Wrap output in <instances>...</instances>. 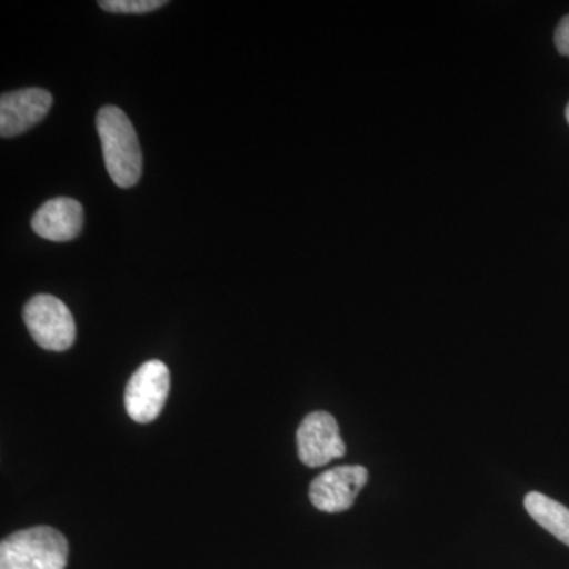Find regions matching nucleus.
Masks as SVG:
<instances>
[{"instance_id": "obj_1", "label": "nucleus", "mask_w": 569, "mask_h": 569, "mask_svg": "<svg viewBox=\"0 0 569 569\" xmlns=\"http://www.w3.org/2000/svg\"><path fill=\"white\" fill-rule=\"evenodd\" d=\"M104 167L121 189L137 186L141 178L142 153L133 123L118 107H103L97 114Z\"/></svg>"}, {"instance_id": "obj_2", "label": "nucleus", "mask_w": 569, "mask_h": 569, "mask_svg": "<svg viewBox=\"0 0 569 569\" xmlns=\"http://www.w3.org/2000/svg\"><path fill=\"white\" fill-rule=\"evenodd\" d=\"M69 542L52 527L17 531L0 542V569H66Z\"/></svg>"}, {"instance_id": "obj_3", "label": "nucleus", "mask_w": 569, "mask_h": 569, "mask_svg": "<svg viewBox=\"0 0 569 569\" xmlns=\"http://www.w3.org/2000/svg\"><path fill=\"white\" fill-rule=\"evenodd\" d=\"M32 339L44 350L66 351L73 346L77 326L69 307L51 295L33 296L22 312Z\"/></svg>"}, {"instance_id": "obj_4", "label": "nucleus", "mask_w": 569, "mask_h": 569, "mask_svg": "<svg viewBox=\"0 0 569 569\" xmlns=\"http://www.w3.org/2000/svg\"><path fill=\"white\" fill-rule=\"evenodd\" d=\"M170 395V370L162 361L144 362L127 383V413L133 421L148 425L162 413L164 402Z\"/></svg>"}, {"instance_id": "obj_5", "label": "nucleus", "mask_w": 569, "mask_h": 569, "mask_svg": "<svg viewBox=\"0 0 569 569\" xmlns=\"http://www.w3.org/2000/svg\"><path fill=\"white\" fill-rule=\"evenodd\" d=\"M296 443L299 459L310 468L323 467L346 456L347 448L340 437L339 425L328 411L307 415L296 432Z\"/></svg>"}, {"instance_id": "obj_6", "label": "nucleus", "mask_w": 569, "mask_h": 569, "mask_svg": "<svg viewBox=\"0 0 569 569\" xmlns=\"http://www.w3.org/2000/svg\"><path fill=\"white\" fill-rule=\"evenodd\" d=\"M369 473L361 466L331 468L318 475L310 485L313 507L323 512H342L353 507L356 497L365 488Z\"/></svg>"}, {"instance_id": "obj_7", "label": "nucleus", "mask_w": 569, "mask_h": 569, "mask_svg": "<svg viewBox=\"0 0 569 569\" xmlns=\"http://www.w3.org/2000/svg\"><path fill=\"white\" fill-rule=\"evenodd\" d=\"M51 104L52 96L44 89L3 93L0 99V134L11 138L32 129L48 114Z\"/></svg>"}, {"instance_id": "obj_8", "label": "nucleus", "mask_w": 569, "mask_h": 569, "mask_svg": "<svg viewBox=\"0 0 569 569\" xmlns=\"http://www.w3.org/2000/svg\"><path fill=\"white\" fill-rule=\"evenodd\" d=\"M84 211L81 203L71 198L47 201L32 219V228L48 241L67 242L81 233Z\"/></svg>"}, {"instance_id": "obj_9", "label": "nucleus", "mask_w": 569, "mask_h": 569, "mask_svg": "<svg viewBox=\"0 0 569 569\" xmlns=\"http://www.w3.org/2000/svg\"><path fill=\"white\" fill-rule=\"evenodd\" d=\"M527 512L542 529L569 546V509L545 493L530 492L526 497Z\"/></svg>"}, {"instance_id": "obj_10", "label": "nucleus", "mask_w": 569, "mask_h": 569, "mask_svg": "<svg viewBox=\"0 0 569 569\" xmlns=\"http://www.w3.org/2000/svg\"><path fill=\"white\" fill-rule=\"evenodd\" d=\"M99 6L111 13H148L167 6L164 0H100Z\"/></svg>"}, {"instance_id": "obj_11", "label": "nucleus", "mask_w": 569, "mask_h": 569, "mask_svg": "<svg viewBox=\"0 0 569 569\" xmlns=\"http://www.w3.org/2000/svg\"><path fill=\"white\" fill-rule=\"evenodd\" d=\"M553 40H556V47L560 54L569 58V14L557 26Z\"/></svg>"}, {"instance_id": "obj_12", "label": "nucleus", "mask_w": 569, "mask_h": 569, "mask_svg": "<svg viewBox=\"0 0 569 569\" xmlns=\"http://www.w3.org/2000/svg\"><path fill=\"white\" fill-rule=\"evenodd\" d=\"M567 121L569 123V103H568V107H567Z\"/></svg>"}]
</instances>
